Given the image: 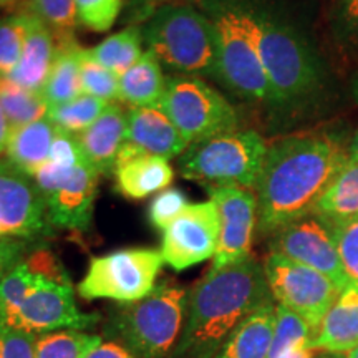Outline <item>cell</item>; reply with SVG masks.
Listing matches in <instances>:
<instances>
[{
  "instance_id": "cell-42",
  "label": "cell",
  "mask_w": 358,
  "mask_h": 358,
  "mask_svg": "<svg viewBox=\"0 0 358 358\" xmlns=\"http://www.w3.org/2000/svg\"><path fill=\"white\" fill-rule=\"evenodd\" d=\"M27 245V241L0 237V280L22 261Z\"/></svg>"
},
{
  "instance_id": "cell-14",
  "label": "cell",
  "mask_w": 358,
  "mask_h": 358,
  "mask_svg": "<svg viewBox=\"0 0 358 358\" xmlns=\"http://www.w3.org/2000/svg\"><path fill=\"white\" fill-rule=\"evenodd\" d=\"M0 231L3 237L37 241L53 234L47 204L34 178L0 159Z\"/></svg>"
},
{
  "instance_id": "cell-31",
  "label": "cell",
  "mask_w": 358,
  "mask_h": 358,
  "mask_svg": "<svg viewBox=\"0 0 358 358\" xmlns=\"http://www.w3.org/2000/svg\"><path fill=\"white\" fill-rule=\"evenodd\" d=\"M103 340L85 330H58L37 335L35 358H85Z\"/></svg>"
},
{
  "instance_id": "cell-8",
  "label": "cell",
  "mask_w": 358,
  "mask_h": 358,
  "mask_svg": "<svg viewBox=\"0 0 358 358\" xmlns=\"http://www.w3.org/2000/svg\"><path fill=\"white\" fill-rule=\"evenodd\" d=\"M32 257L40 267L35 287L8 320L7 330L37 335L58 330H88L100 320L98 313H85L75 301L69 274L50 250L38 249Z\"/></svg>"
},
{
  "instance_id": "cell-3",
  "label": "cell",
  "mask_w": 358,
  "mask_h": 358,
  "mask_svg": "<svg viewBox=\"0 0 358 358\" xmlns=\"http://www.w3.org/2000/svg\"><path fill=\"white\" fill-rule=\"evenodd\" d=\"M187 299L182 285L163 280L141 301L120 303L105 334L136 358H171L186 324Z\"/></svg>"
},
{
  "instance_id": "cell-29",
  "label": "cell",
  "mask_w": 358,
  "mask_h": 358,
  "mask_svg": "<svg viewBox=\"0 0 358 358\" xmlns=\"http://www.w3.org/2000/svg\"><path fill=\"white\" fill-rule=\"evenodd\" d=\"M38 277L40 267L30 254L0 280V330H7L8 320L19 310L30 290L35 287Z\"/></svg>"
},
{
  "instance_id": "cell-4",
  "label": "cell",
  "mask_w": 358,
  "mask_h": 358,
  "mask_svg": "<svg viewBox=\"0 0 358 358\" xmlns=\"http://www.w3.org/2000/svg\"><path fill=\"white\" fill-rule=\"evenodd\" d=\"M148 52L161 65L189 77H217L216 29L192 3L161 7L141 25Z\"/></svg>"
},
{
  "instance_id": "cell-45",
  "label": "cell",
  "mask_w": 358,
  "mask_h": 358,
  "mask_svg": "<svg viewBox=\"0 0 358 358\" xmlns=\"http://www.w3.org/2000/svg\"><path fill=\"white\" fill-rule=\"evenodd\" d=\"M348 161L350 163H358V127L355 133L352 134L350 143H348Z\"/></svg>"
},
{
  "instance_id": "cell-6",
  "label": "cell",
  "mask_w": 358,
  "mask_h": 358,
  "mask_svg": "<svg viewBox=\"0 0 358 358\" xmlns=\"http://www.w3.org/2000/svg\"><path fill=\"white\" fill-rule=\"evenodd\" d=\"M267 148V141L254 129H234L187 146L179 159V173L208 189L237 186L254 191Z\"/></svg>"
},
{
  "instance_id": "cell-22",
  "label": "cell",
  "mask_w": 358,
  "mask_h": 358,
  "mask_svg": "<svg viewBox=\"0 0 358 358\" xmlns=\"http://www.w3.org/2000/svg\"><path fill=\"white\" fill-rule=\"evenodd\" d=\"M115 189L127 199L141 201L168 189L174 171L166 158L145 155L115 168Z\"/></svg>"
},
{
  "instance_id": "cell-15",
  "label": "cell",
  "mask_w": 358,
  "mask_h": 358,
  "mask_svg": "<svg viewBox=\"0 0 358 358\" xmlns=\"http://www.w3.org/2000/svg\"><path fill=\"white\" fill-rule=\"evenodd\" d=\"M208 191L221 219L217 250L209 271H219L250 256L257 232V198L252 189L237 186L209 187Z\"/></svg>"
},
{
  "instance_id": "cell-39",
  "label": "cell",
  "mask_w": 358,
  "mask_h": 358,
  "mask_svg": "<svg viewBox=\"0 0 358 358\" xmlns=\"http://www.w3.org/2000/svg\"><path fill=\"white\" fill-rule=\"evenodd\" d=\"M334 232L343 274L348 282L358 284V217L334 226Z\"/></svg>"
},
{
  "instance_id": "cell-49",
  "label": "cell",
  "mask_w": 358,
  "mask_h": 358,
  "mask_svg": "<svg viewBox=\"0 0 358 358\" xmlns=\"http://www.w3.org/2000/svg\"><path fill=\"white\" fill-rule=\"evenodd\" d=\"M347 358H358V347L353 348L352 352L347 353Z\"/></svg>"
},
{
  "instance_id": "cell-2",
  "label": "cell",
  "mask_w": 358,
  "mask_h": 358,
  "mask_svg": "<svg viewBox=\"0 0 358 358\" xmlns=\"http://www.w3.org/2000/svg\"><path fill=\"white\" fill-rule=\"evenodd\" d=\"M268 303L274 297L264 264L252 254L209 271L189 290L186 324L171 358H214L237 327Z\"/></svg>"
},
{
  "instance_id": "cell-40",
  "label": "cell",
  "mask_w": 358,
  "mask_h": 358,
  "mask_svg": "<svg viewBox=\"0 0 358 358\" xmlns=\"http://www.w3.org/2000/svg\"><path fill=\"white\" fill-rule=\"evenodd\" d=\"M35 335L0 330V358H35Z\"/></svg>"
},
{
  "instance_id": "cell-28",
  "label": "cell",
  "mask_w": 358,
  "mask_h": 358,
  "mask_svg": "<svg viewBox=\"0 0 358 358\" xmlns=\"http://www.w3.org/2000/svg\"><path fill=\"white\" fill-rule=\"evenodd\" d=\"M0 106L12 129L45 118L50 108L42 93L22 88L8 78H0Z\"/></svg>"
},
{
  "instance_id": "cell-1",
  "label": "cell",
  "mask_w": 358,
  "mask_h": 358,
  "mask_svg": "<svg viewBox=\"0 0 358 358\" xmlns=\"http://www.w3.org/2000/svg\"><path fill=\"white\" fill-rule=\"evenodd\" d=\"M350 138L334 129L297 133L268 145L256 185L257 234L313 213L327 187L348 163Z\"/></svg>"
},
{
  "instance_id": "cell-35",
  "label": "cell",
  "mask_w": 358,
  "mask_h": 358,
  "mask_svg": "<svg viewBox=\"0 0 358 358\" xmlns=\"http://www.w3.org/2000/svg\"><path fill=\"white\" fill-rule=\"evenodd\" d=\"M82 90L87 95L108 103L120 101V77L93 60L88 48L82 55Z\"/></svg>"
},
{
  "instance_id": "cell-10",
  "label": "cell",
  "mask_w": 358,
  "mask_h": 358,
  "mask_svg": "<svg viewBox=\"0 0 358 358\" xmlns=\"http://www.w3.org/2000/svg\"><path fill=\"white\" fill-rule=\"evenodd\" d=\"M159 108L169 116L187 145L237 129L239 116L231 101L203 78L173 75L166 78Z\"/></svg>"
},
{
  "instance_id": "cell-25",
  "label": "cell",
  "mask_w": 358,
  "mask_h": 358,
  "mask_svg": "<svg viewBox=\"0 0 358 358\" xmlns=\"http://www.w3.org/2000/svg\"><path fill=\"white\" fill-rule=\"evenodd\" d=\"M164 90L166 78L163 73V65L150 52L143 53L136 65L120 77V101L128 103L131 108L159 106Z\"/></svg>"
},
{
  "instance_id": "cell-47",
  "label": "cell",
  "mask_w": 358,
  "mask_h": 358,
  "mask_svg": "<svg viewBox=\"0 0 358 358\" xmlns=\"http://www.w3.org/2000/svg\"><path fill=\"white\" fill-rule=\"evenodd\" d=\"M350 93H352L353 101H355L357 105H358V66H357V70L353 71V75H352V80H350Z\"/></svg>"
},
{
  "instance_id": "cell-30",
  "label": "cell",
  "mask_w": 358,
  "mask_h": 358,
  "mask_svg": "<svg viewBox=\"0 0 358 358\" xmlns=\"http://www.w3.org/2000/svg\"><path fill=\"white\" fill-rule=\"evenodd\" d=\"M108 105V101L82 93L75 100L50 106L48 108V118L55 123L58 129L78 136L80 133H83L85 129L92 127L100 118Z\"/></svg>"
},
{
  "instance_id": "cell-27",
  "label": "cell",
  "mask_w": 358,
  "mask_h": 358,
  "mask_svg": "<svg viewBox=\"0 0 358 358\" xmlns=\"http://www.w3.org/2000/svg\"><path fill=\"white\" fill-rule=\"evenodd\" d=\"M141 25H128L90 48L88 53L101 66L113 71L116 77H123L141 58Z\"/></svg>"
},
{
  "instance_id": "cell-48",
  "label": "cell",
  "mask_w": 358,
  "mask_h": 358,
  "mask_svg": "<svg viewBox=\"0 0 358 358\" xmlns=\"http://www.w3.org/2000/svg\"><path fill=\"white\" fill-rule=\"evenodd\" d=\"M22 2H24V0H0V3H2V6H8V7H17V6H20Z\"/></svg>"
},
{
  "instance_id": "cell-41",
  "label": "cell",
  "mask_w": 358,
  "mask_h": 358,
  "mask_svg": "<svg viewBox=\"0 0 358 358\" xmlns=\"http://www.w3.org/2000/svg\"><path fill=\"white\" fill-rule=\"evenodd\" d=\"M194 0H127L123 22L128 25H143L161 7L174 3H192Z\"/></svg>"
},
{
  "instance_id": "cell-38",
  "label": "cell",
  "mask_w": 358,
  "mask_h": 358,
  "mask_svg": "<svg viewBox=\"0 0 358 358\" xmlns=\"http://www.w3.org/2000/svg\"><path fill=\"white\" fill-rule=\"evenodd\" d=\"M329 24L340 43L358 47V0H334Z\"/></svg>"
},
{
  "instance_id": "cell-20",
  "label": "cell",
  "mask_w": 358,
  "mask_h": 358,
  "mask_svg": "<svg viewBox=\"0 0 358 358\" xmlns=\"http://www.w3.org/2000/svg\"><path fill=\"white\" fill-rule=\"evenodd\" d=\"M24 13L27 15L25 47L19 64L7 78L22 88L42 93L55 60V35L37 17Z\"/></svg>"
},
{
  "instance_id": "cell-33",
  "label": "cell",
  "mask_w": 358,
  "mask_h": 358,
  "mask_svg": "<svg viewBox=\"0 0 358 358\" xmlns=\"http://www.w3.org/2000/svg\"><path fill=\"white\" fill-rule=\"evenodd\" d=\"M22 12L37 17L55 35L73 34L78 24L75 0H24Z\"/></svg>"
},
{
  "instance_id": "cell-23",
  "label": "cell",
  "mask_w": 358,
  "mask_h": 358,
  "mask_svg": "<svg viewBox=\"0 0 358 358\" xmlns=\"http://www.w3.org/2000/svg\"><path fill=\"white\" fill-rule=\"evenodd\" d=\"M57 133L58 128L48 116L12 129L6 159L22 173L34 178V174L48 159Z\"/></svg>"
},
{
  "instance_id": "cell-32",
  "label": "cell",
  "mask_w": 358,
  "mask_h": 358,
  "mask_svg": "<svg viewBox=\"0 0 358 358\" xmlns=\"http://www.w3.org/2000/svg\"><path fill=\"white\" fill-rule=\"evenodd\" d=\"M315 337L310 325L289 308L275 306V327L267 358H280L302 347H310Z\"/></svg>"
},
{
  "instance_id": "cell-12",
  "label": "cell",
  "mask_w": 358,
  "mask_h": 358,
  "mask_svg": "<svg viewBox=\"0 0 358 358\" xmlns=\"http://www.w3.org/2000/svg\"><path fill=\"white\" fill-rule=\"evenodd\" d=\"M221 234V219L213 199L187 204L186 209L163 231L161 254L174 271L214 259Z\"/></svg>"
},
{
  "instance_id": "cell-37",
  "label": "cell",
  "mask_w": 358,
  "mask_h": 358,
  "mask_svg": "<svg viewBox=\"0 0 358 358\" xmlns=\"http://www.w3.org/2000/svg\"><path fill=\"white\" fill-rule=\"evenodd\" d=\"M187 203L186 194L176 187H168V189L158 192L148 208V221L153 227L164 231L176 219L179 214L186 209Z\"/></svg>"
},
{
  "instance_id": "cell-44",
  "label": "cell",
  "mask_w": 358,
  "mask_h": 358,
  "mask_svg": "<svg viewBox=\"0 0 358 358\" xmlns=\"http://www.w3.org/2000/svg\"><path fill=\"white\" fill-rule=\"evenodd\" d=\"M10 134H12V127L8 123L6 113H3L2 106H0V156L6 153L8 140H10Z\"/></svg>"
},
{
  "instance_id": "cell-46",
  "label": "cell",
  "mask_w": 358,
  "mask_h": 358,
  "mask_svg": "<svg viewBox=\"0 0 358 358\" xmlns=\"http://www.w3.org/2000/svg\"><path fill=\"white\" fill-rule=\"evenodd\" d=\"M280 358H315V352H313L310 347H302L297 348V350L285 353V355Z\"/></svg>"
},
{
  "instance_id": "cell-21",
  "label": "cell",
  "mask_w": 358,
  "mask_h": 358,
  "mask_svg": "<svg viewBox=\"0 0 358 358\" xmlns=\"http://www.w3.org/2000/svg\"><path fill=\"white\" fill-rule=\"evenodd\" d=\"M55 60L42 92L48 106L71 101L83 93L82 55L85 48L73 34L55 35Z\"/></svg>"
},
{
  "instance_id": "cell-34",
  "label": "cell",
  "mask_w": 358,
  "mask_h": 358,
  "mask_svg": "<svg viewBox=\"0 0 358 358\" xmlns=\"http://www.w3.org/2000/svg\"><path fill=\"white\" fill-rule=\"evenodd\" d=\"M27 37L24 12L0 19V78H7L19 64Z\"/></svg>"
},
{
  "instance_id": "cell-36",
  "label": "cell",
  "mask_w": 358,
  "mask_h": 358,
  "mask_svg": "<svg viewBox=\"0 0 358 358\" xmlns=\"http://www.w3.org/2000/svg\"><path fill=\"white\" fill-rule=\"evenodd\" d=\"M78 24L93 32H108L124 8V0H75Z\"/></svg>"
},
{
  "instance_id": "cell-16",
  "label": "cell",
  "mask_w": 358,
  "mask_h": 358,
  "mask_svg": "<svg viewBox=\"0 0 358 358\" xmlns=\"http://www.w3.org/2000/svg\"><path fill=\"white\" fill-rule=\"evenodd\" d=\"M98 178L100 174L85 158L73 176L45 198L53 229L87 232L92 227Z\"/></svg>"
},
{
  "instance_id": "cell-43",
  "label": "cell",
  "mask_w": 358,
  "mask_h": 358,
  "mask_svg": "<svg viewBox=\"0 0 358 358\" xmlns=\"http://www.w3.org/2000/svg\"><path fill=\"white\" fill-rule=\"evenodd\" d=\"M85 358H136L133 352H129L127 347L118 342H101L96 347H93Z\"/></svg>"
},
{
  "instance_id": "cell-50",
  "label": "cell",
  "mask_w": 358,
  "mask_h": 358,
  "mask_svg": "<svg viewBox=\"0 0 358 358\" xmlns=\"http://www.w3.org/2000/svg\"><path fill=\"white\" fill-rule=\"evenodd\" d=\"M322 358H340L338 355H329V353H327V355H324Z\"/></svg>"
},
{
  "instance_id": "cell-24",
  "label": "cell",
  "mask_w": 358,
  "mask_h": 358,
  "mask_svg": "<svg viewBox=\"0 0 358 358\" xmlns=\"http://www.w3.org/2000/svg\"><path fill=\"white\" fill-rule=\"evenodd\" d=\"M274 327L275 303H268L237 327L214 358H267Z\"/></svg>"
},
{
  "instance_id": "cell-17",
  "label": "cell",
  "mask_w": 358,
  "mask_h": 358,
  "mask_svg": "<svg viewBox=\"0 0 358 358\" xmlns=\"http://www.w3.org/2000/svg\"><path fill=\"white\" fill-rule=\"evenodd\" d=\"M124 141L143 155L176 158L187 150V141L159 106L129 108Z\"/></svg>"
},
{
  "instance_id": "cell-9",
  "label": "cell",
  "mask_w": 358,
  "mask_h": 358,
  "mask_svg": "<svg viewBox=\"0 0 358 358\" xmlns=\"http://www.w3.org/2000/svg\"><path fill=\"white\" fill-rule=\"evenodd\" d=\"M164 259L161 250L133 248L92 257L77 292L85 301L110 299L131 303L145 299L156 287Z\"/></svg>"
},
{
  "instance_id": "cell-18",
  "label": "cell",
  "mask_w": 358,
  "mask_h": 358,
  "mask_svg": "<svg viewBox=\"0 0 358 358\" xmlns=\"http://www.w3.org/2000/svg\"><path fill=\"white\" fill-rule=\"evenodd\" d=\"M358 347V284L348 282L327 310L310 348L329 355H343Z\"/></svg>"
},
{
  "instance_id": "cell-26",
  "label": "cell",
  "mask_w": 358,
  "mask_h": 358,
  "mask_svg": "<svg viewBox=\"0 0 358 358\" xmlns=\"http://www.w3.org/2000/svg\"><path fill=\"white\" fill-rule=\"evenodd\" d=\"M313 214L338 226L358 217V163H348L340 169L317 203Z\"/></svg>"
},
{
  "instance_id": "cell-7",
  "label": "cell",
  "mask_w": 358,
  "mask_h": 358,
  "mask_svg": "<svg viewBox=\"0 0 358 358\" xmlns=\"http://www.w3.org/2000/svg\"><path fill=\"white\" fill-rule=\"evenodd\" d=\"M217 38V78L245 100L274 103L272 88L250 34L245 6L234 2H204Z\"/></svg>"
},
{
  "instance_id": "cell-13",
  "label": "cell",
  "mask_w": 358,
  "mask_h": 358,
  "mask_svg": "<svg viewBox=\"0 0 358 358\" xmlns=\"http://www.w3.org/2000/svg\"><path fill=\"white\" fill-rule=\"evenodd\" d=\"M268 252H277L332 279L340 289L348 284L340 262L334 226L308 214L277 229L268 237Z\"/></svg>"
},
{
  "instance_id": "cell-19",
  "label": "cell",
  "mask_w": 358,
  "mask_h": 358,
  "mask_svg": "<svg viewBox=\"0 0 358 358\" xmlns=\"http://www.w3.org/2000/svg\"><path fill=\"white\" fill-rule=\"evenodd\" d=\"M128 113L116 103H110L100 118L77 138L80 150L100 176L115 173L116 156L127 136Z\"/></svg>"
},
{
  "instance_id": "cell-11",
  "label": "cell",
  "mask_w": 358,
  "mask_h": 358,
  "mask_svg": "<svg viewBox=\"0 0 358 358\" xmlns=\"http://www.w3.org/2000/svg\"><path fill=\"white\" fill-rule=\"evenodd\" d=\"M262 264L277 306L297 313L317 334L327 310L342 289L322 272L282 254L268 252Z\"/></svg>"
},
{
  "instance_id": "cell-5",
  "label": "cell",
  "mask_w": 358,
  "mask_h": 358,
  "mask_svg": "<svg viewBox=\"0 0 358 358\" xmlns=\"http://www.w3.org/2000/svg\"><path fill=\"white\" fill-rule=\"evenodd\" d=\"M245 15L272 88L274 105L303 101L317 93L322 71L306 40L268 12L245 6Z\"/></svg>"
}]
</instances>
